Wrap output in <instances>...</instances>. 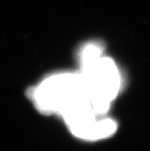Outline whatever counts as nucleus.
<instances>
[{"label":"nucleus","instance_id":"obj_3","mask_svg":"<svg viewBox=\"0 0 150 151\" xmlns=\"http://www.w3.org/2000/svg\"><path fill=\"white\" fill-rule=\"evenodd\" d=\"M102 54H103V50L100 45L96 43H90L86 45L80 51V67L98 59Z\"/></svg>","mask_w":150,"mask_h":151},{"label":"nucleus","instance_id":"obj_1","mask_svg":"<svg viewBox=\"0 0 150 151\" xmlns=\"http://www.w3.org/2000/svg\"><path fill=\"white\" fill-rule=\"evenodd\" d=\"M28 96L37 111L44 115H62L73 103L87 98L80 72L52 74L31 88Z\"/></svg>","mask_w":150,"mask_h":151},{"label":"nucleus","instance_id":"obj_2","mask_svg":"<svg viewBox=\"0 0 150 151\" xmlns=\"http://www.w3.org/2000/svg\"><path fill=\"white\" fill-rule=\"evenodd\" d=\"M87 97L95 113L103 116L118 95L121 77L118 66L108 57L100 56L93 62L81 66Z\"/></svg>","mask_w":150,"mask_h":151}]
</instances>
